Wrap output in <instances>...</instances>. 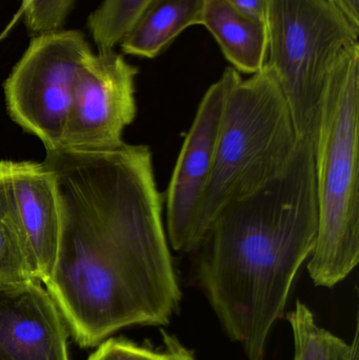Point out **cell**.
<instances>
[{"mask_svg":"<svg viewBox=\"0 0 359 360\" xmlns=\"http://www.w3.org/2000/svg\"><path fill=\"white\" fill-rule=\"evenodd\" d=\"M41 285L0 283V360H69V327Z\"/></svg>","mask_w":359,"mask_h":360,"instance_id":"10","label":"cell"},{"mask_svg":"<svg viewBox=\"0 0 359 360\" xmlns=\"http://www.w3.org/2000/svg\"><path fill=\"white\" fill-rule=\"evenodd\" d=\"M74 0H22L25 23L36 34L60 30Z\"/></svg>","mask_w":359,"mask_h":360,"instance_id":"17","label":"cell"},{"mask_svg":"<svg viewBox=\"0 0 359 360\" xmlns=\"http://www.w3.org/2000/svg\"><path fill=\"white\" fill-rule=\"evenodd\" d=\"M36 281L15 233L0 218V283Z\"/></svg>","mask_w":359,"mask_h":360,"instance_id":"16","label":"cell"},{"mask_svg":"<svg viewBox=\"0 0 359 360\" xmlns=\"http://www.w3.org/2000/svg\"><path fill=\"white\" fill-rule=\"evenodd\" d=\"M0 218L12 229L36 281L46 283L56 260L59 207L44 162H0Z\"/></svg>","mask_w":359,"mask_h":360,"instance_id":"9","label":"cell"},{"mask_svg":"<svg viewBox=\"0 0 359 360\" xmlns=\"http://www.w3.org/2000/svg\"><path fill=\"white\" fill-rule=\"evenodd\" d=\"M44 165L55 180L59 237L44 285L82 348L132 326L168 325L181 292L147 146L107 152L59 147Z\"/></svg>","mask_w":359,"mask_h":360,"instance_id":"1","label":"cell"},{"mask_svg":"<svg viewBox=\"0 0 359 360\" xmlns=\"http://www.w3.org/2000/svg\"><path fill=\"white\" fill-rule=\"evenodd\" d=\"M137 69L114 50L92 53L78 70L60 147L107 152L124 145L136 116Z\"/></svg>","mask_w":359,"mask_h":360,"instance_id":"7","label":"cell"},{"mask_svg":"<svg viewBox=\"0 0 359 360\" xmlns=\"http://www.w3.org/2000/svg\"><path fill=\"white\" fill-rule=\"evenodd\" d=\"M299 141L288 101L273 71L266 65L247 79L236 71L192 251L226 205L256 192L285 170Z\"/></svg>","mask_w":359,"mask_h":360,"instance_id":"4","label":"cell"},{"mask_svg":"<svg viewBox=\"0 0 359 360\" xmlns=\"http://www.w3.org/2000/svg\"><path fill=\"white\" fill-rule=\"evenodd\" d=\"M202 25L236 71L252 75L263 69L268 58L265 20L242 12L227 0H206Z\"/></svg>","mask_w":359,"mask_h":360,"instance_id":"11","label":"cell"},{"mask_svg":"<svg viewBox=\"0 0 359 360\" xmlns=\"http://www.w3.org/2000/svg\"><path fill=\"white\" fill-rule=\"evenodd\" d=\"M359 44L331 71L315 141L318 231L308 271L318 287L345 281L359 260Z\"/></svg>","mask_w":359,"mask_h":360,"instance_id":"3","label":"cell"},{"mask_svg":"<svg viewBox=\"0 0 359 360\" xmlns=\"http://www.w3.org/2000/svg\"><path fill=\"white\" fill-rule=\"evenodd\" d=\"M318 231L315 143L299 139L285 170L226 205L192 251L202 290L248 360H265L270 332Z\"/></svg>","mask_w":359,"mask_h":360,"instance_id":"2","label":"cell"},{"mask_svg":"<svg viewBox=\"0 0 359 360\" xmlns=\"http://www.w3.org/2000/svg\"><path fill=\"white\" fill-rule=\"evenodd\" d=\"M359 30V0H329Z\"/></svg>","mask_w":359,"mask_h":360,"instance_id":"19","label":"cell"},{"mask_svg":"<svg viewBox=\"0 0 359 360\" xmlns=\"http://www.w3.org/2000/svg\"><path fill=\"white\" fill-rule=\"evenodd\" d=\"M353 351H352L351 360H359V325L358 319L356 321L355 334H354L353 342Z\"/></svg>","mask_w":359,"mask_h":360,"instance_id":"20","label":"cell"},{"mask_svg":"<svg viewBox=\"0 0 359 360\" xmlns=\"http://www.w3.org/2000/svg\"><path fill=\"white\" fill-rule=\"evenodd\" d=\"M228 68L204 93L181 147L167 192V236L177 252H192L200 205L214 166L228 93L235 75Z\"/></svg>","mask_w":359,"mask_h":360,"instance_id":"8","label":"cell"},{"mask_svg":"<svg viewBox=\"0 0 359 360\" xmlns=\"http://www.w3.org/2000/svg\"><path fill=\"white\" fill-rule=\"evenodd\" d=\"M84 34H37L4 82L8 114L46 150L60 147L78 70L92 54Z\"/></svg>","mask_w":359,"mask_h":360,"instance_id":"6","label":"cell"},{"mask_svg":"<svg viewBox=\"0 0 359 360\" xmlns=\"http://www.w3.org/2000/svg\"><path fill=\"white\" fill-rule=\"evenodd\" d=\"M287 321L294 335V360H351L353 344L320 327L303 302H297L294 310L287 314Z\"/></svg>","mask_w":359,"mask_h":360,"instance_id":"13","label":"cell"},{"mask_svg":"<svg viewBox=\"0 0 359 360\" xmlns=\"http://www.w3.org/2000/svg\"><path fill=\"white\" fill-rule=\"evenodd\" d=\"M242 12L265 20L267 0H227Z\"/></svg>","mask_w":359,"mask_h":360,"instance_id":"18","label":"cell"},{"mask_svg":"<svg viewBox=\"0 0 359 360\" xmlns=\"http://www.w3.org/2000/svg\"><path fill=\"white\" fill-rule=\"evenodd\" d=\"M266 65L275 74L299 139L315 143L329 76L359 30L329 0H267Z\"/></svg>","mask_w":359,"mask_h":360,"instance_id":"5","label":"cell"},{"mask_svg":"<svg viewBox=\"0 0 359 360\" xmlns=\"http://www.w3.org/2000/svg\"><path fill=\"white\" fill-rule=\"evenodd\" d=\"M154 0H103L91 13L88 27L98 52L114 50Z\"/></svg>","mask_w":359,"mask_h":360,"instance_id":"14","label":"cell"},{"mask_svg":"<svg viewBox=\"0 0 359 360\" xmlns=\"http://www.w3.org/2000/svg\"><path fill=\"white\" fill-rule=\"evenodd\" d=\"M206 0H154L119 44L124 54L155 58L189 27L202 25Z\"/></svg>","mask_w":359,"mask_h":360,"instance_id":"12","label":"cell"},{"mask_svg":"<svg viewBox=\"0 0 359 360\" xmlns=\"http://www.w3.org/2000/svg\"><path fill=\"white\" fill-rule=\"evenodd\" d=\"M164 340L166 348L152 350L129 340L107 338L98 345L88 360H195L193 353L181 346L175 338L167 336Z\"/></svg>","mask_w":359,"mask_h":360,"instance_id":"15","label":"cell"}]
</instances>
